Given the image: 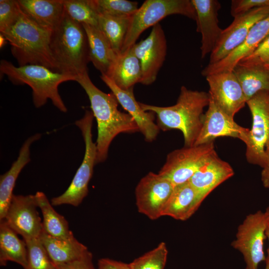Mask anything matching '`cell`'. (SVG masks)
<instances>
[{"instance_id": "cell-14", "label": "cell", "mask_w": 269, "mask_h": 269, "mask_svg": "<svg viewBox=\"0 0 269 269\" xmlns=\"http://www.w3.org/2000/svg\"><path fill=\"white\" fill-rule=\"evenodd\" d=\"M269 15V6L257 8L234 17L231 24L223 29L210 54L208 64L216 63L228 56L243 42L254 25Z\"/></svg>"}, {"instance_id": "cell-41", "label": "cell", "mask_w": 269, "mask_h": 269, "mask_svg": "<svg viewBox=\"0 0 269 269\" xmlns=\"http://www.w3.org/2000/svg\"><path fill=\"white\" fill-rule=\"evenodd\" d=\"M266 212H267L268 214V222H267V228L266 230V235L269 240V213L267 211H266ZM268 253V256L267 257L269 259V247Z\"/></svg>"}, {"instance_id": "cell-18", "label": "cell", "mask_w": 269, "mask_h": 269, "mask_svg": "<svg viewBox=\"0 0 269 269\" xmlns=\"http://www.w3.org/2000/svg\"><path fill=\"white\" fill-rule=\"evenodd\" d=\"M194 6L197 31L201 33V58L211 54L221 36L223 29L219 25L218 11L221 8L217 0H191Z\"/></svg>"}, {"instance_id": "cell-36", "label": "cell", "mask_w": 269, "mask_h": 269, "mask_svg": "<svg viewBox=\"0 0 269 269\" xmlns=\"http://www.w3.org/2000/svg\"><path fill=\"white\" fill-rule=\"evenodd\" d=\"M238 64L242 66H269V35L249 55L242 59Z\"/></svg>"}, {"instance_id": "cell-1", "label": "cell", "mask_w": 269, "mask_h": 269, "mask_svg": "<svg viewBox=\"0 0 269 269\" xmlns=\"http://www.w3.org/2000/svg\"><path fill=\"white\" fill-rule=\"evenodd\" d=\"M76 81L88 95L97 123L96 164L107 159L109 146L117 135L139 130L130 115L118 109L119 103L113 93H106L98 88L92 82L88 71L77 76Z\"/></svg>"}, {"instance_id": "cell-33", "label": "cell", "mask_w": 269, "mask_h": 269, "mask_svg": "<svg viewBox=\"0 0 269 269\" xmlns=\"http://www.w3.org/2000/svg\"><path fill=\"white\" fill-rule=\"evenodd\" d=\"M168 250L165 243L161 242L156 248L129 264L131 269H164Z\"/></svg>"}, {"instance_id": "cell-17", "label": "cell", "mask_w": 269, "mask_h": 269, "mask_svg": "<svg viewBox=\"0 0 269 269\" xmlns=\"http://www.w3.org/2000/svg\"><path fill=\"white\" fill-rule=\"evenodd\" d=\"M100 78L115 96L119 103L134 119L145 140L153 141L160 131L157 124L154 122L155 115L152 112L144 111L141 108L139 102H137L134 97V88L124 90L119 88L107 76L101 75Z\"/></svg>"}, {"instance_id": "cell-9", "label": "cell", "mask_w": 269, "mask_h": 269, "mask_svg": "<svg viewBox=\"0 0 269 269\" xmlns=\"http://www.w3.org/2000/svg\"><path fill=\"white\" fill-rule=\"evenodd\" d=\"M214 142L174 150L166 157L159 174L174 186L188 182L215 152Z\"/></svg>"}, {"instance_id": "cell-13", "label": "cell", "mask_w": 269, "mask_h": 269, "mask_svg": "<svg viewBox=\"0 0 269 269\" xmlns=\"http://www.w3.org/2000/svg\"><path fill=\"white\" fill-rule=\"evenodd\" d=\"M37 207L34 195L13 194L2 220L23 240L39 238L43 228Z\"/></svg>"}, {"instance_id": "cell-2", "label": "cell", "mask_w": 269, "mask_h": 269, "mask_svg": "<svg viewBox=\"0 0 269 269\" xmlns=\"http://www.w3.org/2000/svg\"><path fill=\"white\" fill-rule=\"evenodd\" d=\"M209 101V93L190 90L182 86L174 105L159 107L140 102L139 104L144 111L154 113L160 130L180 131L183 135L184 146H191L194 145L200 132L203 110Z\"/></svg>"}, {"instance_id": "cell-32", "label": "cell", "mask_w": 269, "mask_h": 269, "mask_svg": "<svg viewBox=\"0 0 269 269\" xmlns=\"http://www.w3.org/2000/svg\"><path fill=\"white\" fill-rule=\"evenodd\" d=\"M27 251L24 269H56L39 238L24 240Z\"/></svg>"}, {"instance_id": "cell-45", "label": "cell", "mask_w": 269, "mask_h": 269, "mask_svg": "<svg viewBox=\"0 0 269 269\" xmlns=\"http://www.w3.org/2000/svg\"><path fill=\"white\" fill-rule=\"evenodd\" d=\"M266 67H267V68H269V66H266Z\"/></svg>"}, {"instance_id": "cell-28", "label": "cell", "mask_w": 269, "mask_h": 269, "mask_svg": "<svg viewBox=\"0 0 269 269\" xmlns=\"http://www.w3.org/2000/svg\"><path fill=\"white\" fill-rule=\"evenodd\" d=\"M233 71L247 101L259 92H269V68L266 66H246L237 64Z\"/></svg>"}, {"instance_id": "cell-24", "label": "cell", "mask_w": 269, "mask_h": 269, "mask_svg": "<svg viewBox=\"0 0 269 269\" xmlns=\"http://www.w3.org/2000/svg\"><path fill=\"white\" fill-rule=\"evenodd\" d=\"M82 25L87 35L90 61L101 75L108 76L118 55L98 26Z\"/></svg>"}, {"instance_id": "cell-35", "label": "cell", "mask_w": 269, "mask_h": 269, "mask_svg": "<svg viewBox=\"0 0 269 269\" xmlns=\"http://www.w3.org/2000/svg\"><path fill=\"white\" fill-rule=\"evenodd\" d=\"M21 11L17 0H0V32L11 26L17 19Z\"/></svg>"}, {"instance_id": "cell-7", "label": "cell", "mask_w": 269, "mask_h": 269, "mask_svg": "<svg viewBox=\"0 0 269 269\" xmlns=\"http://www.w3.org/2000/svg\"><path fill=\"white\" fill-rule=\"evenodd\" d=\"M94 117L92 111L86 110L83 117L75 122L84 140V156L67 190L61 195L51 199L53 206L69 204L77 207L88 194V184L93 175L97 156L96 143L93 142L92 134Z\"/></svg>"}, {"instance_id": "cell-39", "label": "cell", "mask_w": 269, "mask_h": 269, "mask_svg": "<svg viewBox=\"0 0 269 269\" xmlns=\"http://www.w3.org/2000/svg\"><path fill=\"white\" fill-rule=\"evenodd\" d=\"M97 269H131V268L129 264L103 258L99 260Z\"/></svg>"}, {"instance_id": "cell-25", "label": "cell", "mask_w": 269, "mask_h": 269, "mask_svg": "<svg viewBox=\"0 0 269 269\" xmlns=\"http://www.w3.org/2000/svg\"><path fill=\"white\" fill-rule=\"evenodd\" d=\"M39 239L55 265L78 260L88 251L86 246L74 236L67 239H60L51 237L43 231Z\"/></svg>"}, {"instance_id": "cell-12", "label": "cell", "mask_w": 269, "mask_h": 269, "mask_svg": "<svg viewBox=\"0 0 269 269\" xmlns=\"http://www.w3.org/2000/svg\"><path fill=\"white\" fill-rule=\"evenodd\" d=\"M131 47L141 65L140 83L144 85L152 84L162 66L167 52L166 39L161 25L159 23L154 25L145 39L136 42Z\"/></svg>"}, {"instance_id": "cell-22", "label": "cell", "mask_w": 269, "mask_h": 269, "mask_svg": "<svg viewBox=\"0 0 269 269\" xmlns=\"http://www.w3.org/2000/svg\"><path fill=\"white\" fill-rule=\"evenodd\" d=\"M203 200L189 182L175 186L162 216L186 220L195 213Z\"/></svg>"}, {"instance_id": "cell-37", "label": "cell", "mask_w": 269, "mask_h": 269, "mask_svg": "<svg viewBox=\"0 0 269 269\" xmlns=\"http://www.w3.org/2000/svg\"><path fill=\"white\" fill-rule=\"evenodd\" d=\"M269 6V0H233L230 13L235 17L259 7Z\"/></svg>"}, {"instance_id": "cell-34", "label": "cell", "mask_w": 269, "mask_h": 269, "mask_svg": "<svg viewBox=\"0 0 269 269\" xmlns=\"http://www.w3.org/2000/svg\"><path fill=\"white\" fill-rule=\"evenodd\" d=\"M99 14L131 17L138 8V3L127 0H93Z\"/></svg>"}, {"instance_id": "cell-43", "label": "cell", "mask_w": 269, "mask_h": 269, "mask_svg": "<svg viewBox=\"0 0 269 269\" xmlns=\"http://www.w3.org/2000/svg\"><path fill=\"white\" fill-rule=\"evenodd\" d=\"M265 269H269V259L267 257L266 260V267Z\"/></svg>"}, {"instance_id": "cell-3", "label": "cell", "mask_w": 269, "mask_h": 269, "mask_svg": "<svg viewBox=\"0 0 269 269\" xmlns=\"http://www.w3.org/2000/svg\"><path fill=\"white\" fill-rule=\"evenodd\" d=\"M51 33L21 10L15 23L0 32L11 45L12 55L19 66L38 65L56 72L50 47Z\"/></svg>"}, {"instance_id": "cell-4", "label": "cell", "mask_w": 269, "mask_h": 269, "mask_svg": "<svg viewBox=\"0 0 269 269\" xmlns=\"http://www.w3.org/2000/svg\"><path fill=\"white\" fill-rule=\"evenodd\" d=\"M50 47L57 72L76 77L88 71L90 61L86 31L65 12L59 24L52 31Z\"/></svg>"}, {"instance_id": "cell-30", "label": "cell", "mask_w": 269, "mask_h": 269, "mask_svg": "<svg viewBox=\"0 0 269 269\" xmlns=\"http://www.w3.org/2000/svg\"><path fill=\"white\" fill-rule=\"evenodd\" d=\"M131 17H118L99 14L98 27L118 55L121 53Z\"/></svg>"}, {"instance_id": "cell-29", "label": "cell", "mask_w": 269, "mask_h": 269, "mask_svg": "<svg viewBox=\"0 0 269 269\" xmlns=\"http://www.w3.org/2000/svg\"><path fill=\"white\" fill-rule=\"evenodd\" d=\"M34 196L37 207L40 208L43 216V231L51 237L60 239H67L73 236L69 229L68 222L54 209L45 194L37 191Z\"/></svg>"}, {"instance_id": "cell-10", "label": "cell", "mask_w": 269, "mask_h": 269, "mask_svg": "<svg viewBox=\"0 0 269 269\" xmlns=\"http://www.w3.org/2000/svg\"><path fill=\"white\" fill-rule=\"evenodd\" d=\"M267 222V212L260 210L248 215L238 227L232 246L243 255L246 269H258L260 263L266 260L264 244Z\"/></svg>"}, {"instance_id": "cell-26", "label": "cell", "mask_w": 269, "mask_h": 269, "mask_svg": "<svg viewBox=\"0 0 269 269\" xmlns=\"http://www.w3.org/2000/svg\"><path fill=\"white\" fill-rule=\"evenodd\" d=\"M120 88L128 90L140 83L142 70L132 47L118 55L108 76Z\"/></svg>"}, {"instance_id": "cell-16", "label": "cell", "mask_w": 269, "mask_h": 269, "mask_svg": "<svg viewBox=\"0 0 269 269\" xmlns=\"http://www.w3.org/2000/svg\"><path fill=\"white\" fill-rule=\"evenodd\" d=\"M207 111L204 114L202 126L194 145L211 142L220 136L238 138L245 143L250 130L237 124L234 118L222 111L210 96Z\"/></svg>"}, {"instance_id": "cell-20", "label": "cell", "mask_w": 269, "mask_h": 269, "mask_svg": "<svg viewBox=\"0 0 269 269\" xmlns=\"http://www.w3.org/2000/svg\"><path fill=\"white\" fill-rule=\"evenodd\" d=\"M234 174L231 166L221 159L215 151L188 182L204 200L215 188Z\"/></svg>"}, {"instance_id": "cell-38", "label": "cell", "mask_w": 269, "mask_h": 269, "mask_svg": "<svg viewBox=\"0 0 269 269\" xmlns=\"http://www.w3.org/2000/svg\"><path fill=\"white\" fill-rule=\"evenodd\" d=\"M92 254L89 251L80 259L67 263L55 265L56 269H96L93 264Z\"/></svg>"}, {"instance_id": "cell-31", "label": "cell", "mask_w": 269, "mask_h": 269, "mask_svg": "<svg viewBox=\"0 0 269 269\" xmlns=\"http://www.w3.org/2000/svg\"><path fill=\"white\" fill-rule=\"evenodd\" d=\"M64 12L81 24L98 26L99 13L93 0H63Z\"/></svg>"}, {"instance_id": "cell-11", "label": "cell", "mask_w": 269, "mask_h": 269, "mask_svg": "<svg viewBox=\"0 0 269 269\" xmlns=\"http://www.w3.org/2000/svg\"><path fill=\"white\" fill-rule=\"evenodd\" d=\"M174 188L167 178L159 173L149 172L140 179L135 188L138 212L151 220L162 216L163 209Z\"/></svg>"}, {"instance_id": "cell-15", "label": "cell", "mask_w": 269, "mask_h": 269, "mask_svg": "<svg viewBox=\"0 0 269 269\" xmlns=\"http://www.w3.org/2000/svg\"><path fill=\"white\" fill-rule=\"evenodd\" d=\"M206 79L210 98L222 111L234 118L247 101L233 71L211 74Z\"/></svg>"}, {"instance_id": "cell-19", "label": "cell", "mask_w": 269, "mask_h": 269, "mask_svg": "<svg viewBox=\"0 0 269 269\" xmlns=\"http://www.w3.org/2000/svg\"><path fill=\"white\" fill-rule=\"evenodd\" d=\"M269 35V15L257 22L248 36L236 48L220 61L208 64L201 72L203 76L227 71H232L238 63L251 54Z\"/></svg>"}, {"instance_id": "cell-21", "label": "cell", "mask_w": 269, "mask_h": 269, "mask_svg": "<svg viewBox=\"0 0 269 269\" xmlns=\"http://www.w3.org/2000/svg\"><path fill=\"white\" fill-rule=\"evenodd\" d=\"M21 11L40 26L52 31L64 14L63 0H18Z\"/></svg>"}, {"instance_id": "cell-8", "label": "cell", "mask_w": 269, "mask_h": 269, "mask_svg": "<svg viewBox=\"0 0 269 269\" xmlns=\"http://www.w3.org/2000/svg\"><path fill=\"white\" fill-rule=\"evenodd\" d=\"M246 104L252 116V126L246 142L247 161L262 168L266 160V149L269 143V92L257 94Z\"/></svg>"}, {"instance_id": "cell-5", "label": "cell", "mask_w": 269, "mask_h": 269, "mask_svg": "<svg viewBox=\"0 0 269 269\" xmlns=\"http://www.w3.org/2000/svg\"><path fill=\"white\" fill-rule=\"evenodd\" d=\"M0 74L7 76L14 84H26L32 90V98L36 108L43 106L48 99L62 112L67 109L58 92L59 85L68 81H75L76 77L67 74L55 72L46 67L28 64L14 66L10 62L1 60Z\"/></svg>"}, {"instance_id": "cell-40", "label": "cell", "mask_w": 269, "mask_h": 269, "mask_svg": "<svg viewBox=\"0 0 269 269\" xmlns=\"http://www.w3.org/2000/svg\"><path fill=\"white\" fill-rule=\"evenodd\" d=\"M261 179L264 187L269 189V143L266 149V160L261 173Z\"/></svg>"}, {"instance_id": "cell-27", "label": "cell", "mask_w": 269, "mask_h": 269, "mask_svg": "<svg viewBox=\"0 0 269 269\" xmlns=\"http://www.w3.org/2000/svg\"><path fill=\"white\" fill-rule=\"evenodd\" d=\"M4 220L0 221V265L5 266L8 261L15 262L25 269L27 263L25 242Z\"/></svg>"}, {"instance_id": "cell-42", "label": "cell", "mask_w": 269, "mask_h": 269, "mask_svg": "<svg viewBox=\"0 0 269 269\" xmlns=\"http://www.w3.org/2000/svg\"><path fill=\"white\" fill-rule=\"evenodd\" d=\"M7 41L4 36L0 33V47H2L4 44Z\"/></svg>"}, {"instance_id": "cell-44", "label": "cell", "mask_w": 269, "mask_h": 269, "mask_svg": "<svg viewBox=\"0 0 269 269\" xmlns=\"http://www.w3.org/2000/svg\"><path fill=\"white\" fill-rule=\"evenodd\" d=\"M266 211L269 213V207L267 209Z\"/></svg>"}, {"instance_id": "cell-23", "label": "cell", "mask_w": 269, "mask_h": 269, "mask_svg": "<svg viewBox=\"0 0 269 269\" xmlns=\"http://www.w3.org/2000/svg\"><path fill=\"white\" fill-rule=\"evenodd\" d=\"M40 134L28 138L22 145L17 159L10 169L0 177V221L2 220L13 195L12 191L16 180L23 168L30 161V147L31 144L39 139Z\"/></svg>"}, {"instance_id": "cell-6", "label": "cell", "mask_w": 269, "mask_h": 269, "mask_svg": "<svg viewBox=\"0 0 269 269\" xmlns=\"http://www.w3.org/2000/svg\"><path fill=\"white\" fill-rule=\"evenodd\" d=\"M180 14L196 20V13L191 0H146L131 17L121 53L134 44L140 34L162 19Z\"/></svg>"}]
</instances>
